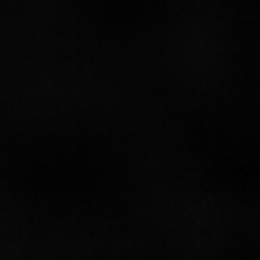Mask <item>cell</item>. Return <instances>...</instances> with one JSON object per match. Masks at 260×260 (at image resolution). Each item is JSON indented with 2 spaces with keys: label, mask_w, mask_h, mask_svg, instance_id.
Here are the masks:
<instances>
[]
</instances>
